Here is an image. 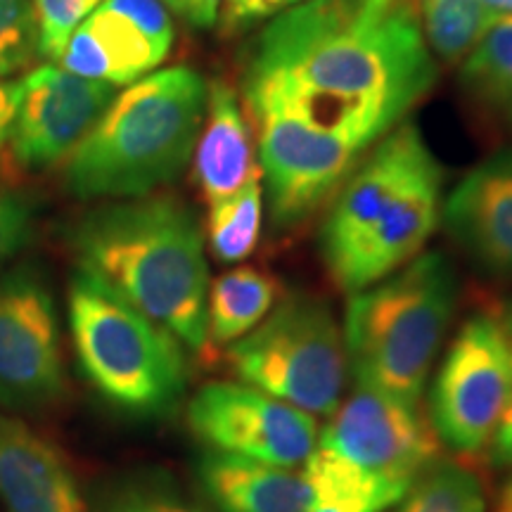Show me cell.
Here are the masks:
<instances>
[{"mask_svg":"<svg viewBox=\"0 0 512 512\" xmlns=\"http://www.w3.org/2000/svg\"><path fill=\"white\" fill-rule=\"evenodd\" d=\"M311 501L304 512H387L406 498L413 484L363 470L325 446L304 463Z\"/></svg>","mask_w":512,"mask_h":512,"instance_id":"ac0fdd59","label":"cell"},{"mask_svg":"<svg viewBox=\"0 0 512 512\" xmlns=\"http://www.w3.org/2000/svg\"><path fill=\"white\" fill-rule=\"evenodd\" d=\"M188 427L211 451L297 467L316 451L320 427L311 413L235 382H209L188 401Z\"/></svg>","mask_w":512,"mask_h":512,"instance_id":"30bf717a","label":"cell"},{"mask_svg":"<svg viewBox=\"0 0 512 512\" xmlns=\"http://www.w3.org/2000/svg\"><path fill=\"white\" fill-rule=\"evenodd\" d=\"M195 479L211 512H304L311 486L304 470L204 448Z\"/></svg>","mask_w":512,"mask_h":512,"instance_id":"2e32d148","label":"cell"},{"mask_svg":"<svg viewBox=\"0 0 512 512\" xmlns=\"http://www.w3.org/2000/svg\"><path fill=\"white\" fill-rule=\"evenodd\" d=\"M36 226V202L27 192L0 185V273L29 245Z\"/></svg>","mask_w":512,"mask_h":512,"instance_id":"4316f807","label":"cell"},{"mask_svg":"<svg viewBox=\"0 0 512 512\" xmlns=\"http://www.w3.org/2000/svg\"><path fill=\"white\" fill-rule=\"evenodd\" d=\"M460 86L496 124L512 128V17H496L465 55Z\"/></svg>","mask_w":512,"mask_h":512,"instance_id":"ffe728a7","label":"cell"},{"mask_svg":"<svg viewBox=\"0 0 512 512\" xmlns=\"http://www.w3.org/2000/svg\"><path fill=\"white\" fill-rule=\"evenodd\" d=\"M510 394L503 320L475 313L456 332L432 377L427 415L441 446L460 456L489 451Z\"/></svg>","mask_w":512,"mask_h":512,"instance_id":"ba28073f","label":"cell"},{"mask_svg":"<svg viewBox=\"0 0 512 512\" xmlns=\"http://www.w3.org/2000/svg\"><path fill=\"white\" fill-rule=\"evenodd\" d=\"M67 320L81 377L114 413L140 422L178 413L188 358L169 330L81 266L69 278Z\"/></svg>","mask_w":512,"mask_h":512,"instance_id":"5b68a950","label":"cell"},{"mask_svg":"<svg viewBox=\"0 0 512 512\" xmlns=\"http://www.w3.org/2000/svg\"><path fill=\"white\" fill-rule=\"evenodd\" d=\"M105 0H34L38 15V36H41V55H62L69 36L91 12Z\"/></svg>","mask_w":512,"mask_h":512,"instance_id":"484cf974","label":"cell"},{"mask_svg":"<svg viewBox=\"0 0 512 512\" xmlns=\"http://www.w3.org/2000/svg\"><path fill=\"white\" fill-rule=\"evenodd\" d=\"M76 264L105 280L188 351L207 344L209 266L197 216L174 195L105 200L64 230Z\"/></svg>","mask_w":512,"mask_h":512,"instance_id":"7a4b0ae2","label":"cell"},{"mask_svg":"<svg viewBox=\"0 0 512 512\" xmlns=\"http://www.w3.org/2000/svg\"><path fill=\"white\" fill-rule=\"evenodd\" d=\"M192 155L197 185L209 207L240 192L249 178L261 171L238 93L223 79L209 83L207 112Z\"/></svg>","mask_w":512,"mask_h":512,"instance_id":"e0dca14e","label":"cell"},{"mask_svg":"<svg viewBox=\"0 0 512 512\" xmlns=\"http://www.w3.org/2000/svg\"><path fill=\"white\" fill-rule=\"evenodd\" d=\"M117 91L110 83L83 79L57 64L31 69L19 81V105L10 136V155L27 171L64 164Z\"/></svg>","mask_w":512,"mask_h":512,"instance_id":"7c38bea8","label":"cell"},{"mask_svg":"<svg viewBox=\"0 0 512 512\" xmlns=\"http://www.w3.org/2000/svg\"><path fill=\"white\" fill-rule=\"evenodd\" d=\"M456 299V271L441 252H422L380 283L349 294L342 328L349 375L420 408Z\"/></svg>","mask_w":512,"mask_h":512,"instance_id":"8992f818","label":"cell"},{"mask_svg":"<svg viewBox=\"0 0 512 512\" xmlns=\"http://www.w3.org/2000/svg\"><path fill=\"white\" fill-rule=\"evenodd\" d=\"M98 512H211L185 494L181 484L164 470H136L119 477L105 496L100 498Z\"/></svg>","mask_w":512,"mask_h":512,"instance_id":"cb8c5ba5","label":"cell"},{"mask_svg":"<svg viewBox=\"0 0 512 512\" xmlns=\"http://www.w3.org/2000/svg\"><path fill=\"white\" fill-rule=\"evenodd\" d=\"M441 223L479 271L512 280V147L460 178L441 204Z\"/></svg>","mask_w":512,"mask_h":512,"instance_id":"5bb4252c","label":"cell"},{"mask_svg":"<svg viewBox=\"0 0 512 512\" xmlns=\"http://www.w3.org/2000/svg\"><path fill=\"white\" fill-rule=\"evenodd\" d=\"M415 8L427 48L446 64L463 62L496 19L482 0H415Z\"/></svg>","mask_w":512,"mask_h":512,"instance_id":"44dd1931","label":"cell"},{"mask_svg":"<svg viewBox=\"0 0 512 512\" xmlns=\"http://www.w3.org/2000/svg\"><path fill=\"white\" fill-rule=\"evenodd\" d=\"M41 53L34 0H0V79L27 69Z\"/></svg>","mask_w":512,"mask_h":512,"instance_id":"d4e9b609","label":"cell"},{"mask_svg":"<svg viewBox=\"0 0 512 512\" xmlns=\"http://www.w3.org/2000/svg\"><path fill=\"white\" fill-rule=\"evenodd\" d=\"M318 444L363 470L408 484L441 460V441L420 408L361 384L330 415Z\"/></svg>","mask_w":512,"mask_h":512,"instance_id":"8fae6325","label":"cell"},{"mask_svg":"<svg viewBox=\"0 0 512 512\" xmlns=\"http://www.w3.org/2000/svg\"><path fill=\"white\" fill-rule=\"evenodd\" d=\"M174 46V24L162 0H105L64 46L60 67L83 79L131 86L159 64Z\"/></svg>","mask_w":512,"mask_h":512,"instance_id":"4fadbf2b","label":"cell"},{"mask_svg":"<svg viewBox=\"0 0 512 512\" xmlns=\"http://www.w3.org/2000/svg\"><path fill=\"white\" fill-rule=\"evenodd\" d=\"M162 3L195 29H209L219 22L221 0H162Z\"/></svg>","mask_w":512,"mask_h":512,"instance_id":"f546056e","label":"cell"},{"mask_svg":"<svg viewBox=\"0 0 512 512\" xmlns=\"http://www.w3.org/2000/svg\"><path fill=\"white\" fill-rule=\"evenodd\" d=\"M19 105V81L0 79V171H3L5 150L10 147L12 126H15Z\"/></svg>","mask_w":512,"mask_h":512,"instance_id":"4dcf8cb0","label":"cell"},{"mask_svg":"<svg viewBox=\"0 0 512 512\" xmlns=\"http://www.w3.org/2000/svg\"><path fill=\"white\" fill-rule=\"evenodd\" d=\"M0 501L8 512H88L62 453L10 415H0Z\"/></svg>","mask_w":512,"mask_h":512,"instance_id":"9a60e30c","label":"cell"},{"mask_svg":"<svg viewBox=\"0 0 512 512\" xmlns=\"http://www.w3.org/2000/svg\"><path fill=\"white\" fill-rule=\"evenodd\" d=\"M413 0H306L273 17L242 72L247 117L280 114L366 155L430 93Z\"/></svg>","mask_w":512,"mask_h":512,"instance_id":"6da1fadb","label":"cell"},{"mask_svg":"<svg viewBox=\"0 0 512 512\" xmlns=\"http://www.w3.org/2000/svg\"><path fill=\"white\" fill-rule=\"evenodd\" d=\"M503 328L505 337H508V349H510V394H508V406H505L501 427H498L494 441L489 446V460L494 467H512V304L503 313Z\"/></svg>","mask_w":512,"mask_h":512,"instance_id":"f1b7e54d","label":"cell"},{"mask_svg":"<svg viewBox=\"0 0 512 512\" xmlns=\"http://www.w3.org/2000/svg\"><path fill=\"white\" fill-rule=\"evenodd\" d=\"M399 512H486L482 479L456 460H437L415 479Z\"/></svg>","mask_w":512,"mask_h":512,"instance_id":"603a6c76","label":"cell"},{"mask_svg":"<svg viewBox=\"0 0 512 512\" xmlns=\"http://www.w3.org/2000/svg\"><path fill=\"white\" fill-rule=\"evenodd\" d=\"M207 91L202 74L183 64L131 83L64 162L69 195L131 200L176 181L200 138Z\"/></svg>","mask_w":512,"mask_h":512,"instance_id":"277c9868","label":"cell"},{"mask_svg":"<svg viewBox=\"0 0 512 512\" xmlns=\"http://www.w3.org/2000/svg\"><path fill=\"white\" fill-rule=\"evenodd\" d=\"M302 3L306 0H221L219 19H223L226 31H238L261 19L283 15Z\"/></svg>","mask_w":512,"mask_h":512,"instance_id":"83f0119b","label":"cell"},{"mask_svg":"<svg viewBox=\"0 0 512 512\" xmlns=\"http://www.w3.org/2000/svg\"><path fill=\"white\" fill-rule=\"evenodd\" d=\"M62 332L53 290L34 264L0 273V408L38 413L64 396Z\"/></svg>","mask_w":512,"mask_h":512,"instance_id":"9c48e42d","label":"cell"},{"mask_svg":"<svg viewBox=\"0 0 512 512\" xmlns=\"http://www.w3.org/2000/svg\"><path fill=\"white\" fill-rule=\"evenodd\" d=\"M441 183V164L411 121L370 147L320 228V254L339 290H366L422 254L441 223Z\"/></svg>","mask_w":512,"mask_h":512,"instance_id":"3957f363","label":"cell"},{"mask_svg":"<svg viewBox=\"0 0 512 512\" xmlns=\"http://www.w3.org/2000/svg\"><path fill=\"white\" fill-rule=\"evenodd\" d=\"M370 3H373V5H389V3H394V0H370Z\"/></svg>","mask_w":512,"mask_h":512,"instance_id":"836d02e7","label":"cell"},{"mask_svg":"<svg viewBox=\"0 0 512 512\" xmlns=\"http://www.w3.org/2000/svg\"><path fill=\"white\" fill-rule=\"evenodd\" d=\"M280 299L273 275L252 266L223 273L209 285L207 344L230 347L264 320Z\"/></svg>","mask_w":512,"mask_h":512,"instance_id":"d6986e66","label":"cell"},{"mask_svg":"<svg viewBox=\"0 0 512 512\" xmlns=\"http://www.w3.org/2000/svg\"><path fill=\"white\" fill-rule=\"evenodd\" d=\"M264 197V176L256 171L240 192L209 207V249L221 264L245 261L256 249L264 226Z\"/></svg>","mask_w":512,"mask_h":512,"instance_id":"7402d4cb","label":"cell"},{"mask_svg":"<svg viewBox=\"0 0 512 512\" xmlns=\"http://www.w3.org/2000/svg\"><path fill=\"white\" fill-rule=\"evenodd\" d=\"M484 8L496 17H512V0H482Z\"/></svg>","mask_w":512,"mask_h":512,"instance_id":"1f68e13d","label":"cell"},{"mask_svg":"<svg viewBox=\"0 0 512 512\" xmlns=\"http://www.w3.org/2000/svg\"><path fill=\"white\" fill-rule=\"evenodd\" d=\"M496 512H512V477L508 479V482H505V486L501 489Z\"/></svg>","mask_w":512,"mask_h":512,"instance_id":"d6a6232c","label":"cell"},{"mask_svg":"<svg viewBox=\"0 0 512 512\" xmlns=\"http://www.w3.org/2000/svg\"><path fill=\"white\" fill-rule=\"evenodd\" d=\"M228 368L313 418H330L344 399L349 358L342 328L323 299L290 292L238 342L226 347Z\"/></svg>","mask_w":512,"mask_h":512,"instance_id":"52a82bcc","label":"cell"}]
</instances>
